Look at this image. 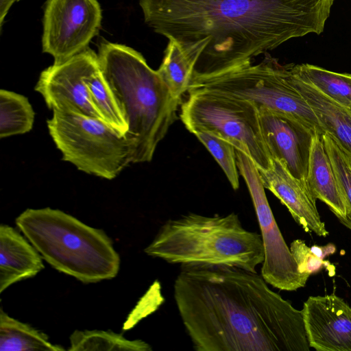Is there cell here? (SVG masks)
Segmentation results:
<instances>
[{
  "label": "cell",
  "instance_id": "obj_20",
  "mask_svg": "<svg viewBox=\"0 0 351 351\" xmlns=\"http://www.w3.org/2000/svg\"><path fill=\"white\" fill-rule=\"evenodd\" d=\"M85 82L91 103L102 119L124 136L128 125L100 66L86 77Z\"/></svg>",
  "mask_w": 351,
  "mask_h": 351
},
{
  "label": "cell",
  "instance_id": "obj_9",
  "mask_svg": "<svg viewBox=\"0 0 351 351\" xmlns=\"http://www.w3.org/2000/svg\"><path fill=\"white\" fill-rule=\"evenodd\" d=\"M235 153L239 172L250 193L263 241L261 276L280 290L292 291L304 287L309 276L299 271L267 201L258 168L244 153L237 149Z\"/></svg>",
  "mask_w": 351,
  "mask_h": 351
},
{
  "label": "cell",
  "instance_id": "obj_16",
  "mask_svg": "<svg viewBox=\"0 0 351 351\" xmlns=\"http://www.w3.org/2000/svg\"><path fill=\"white\" fill-rule=\"evenodd\" d=\"M306 182L313 197L325 203L340 221L346 218L349 206L336 178L322 136L315 133L311 144Z\"/></svg>",
  "mask_w": 351,
  "mask_h": 351
},
{
  "label": "cell",
  "instance_id": "obj_6",
  "mask_svg": "<svg viewBox=\"0 0 351 351\" xmlns=\"http://www.w3.org/2000/svg\"><path fill=\"white\" fill-rule=\"evenodd\" d=\"M180 117L192 134L220 137L247 156L258 169L271 167L272 157L263 135L259 110L253 102L204 89L187 91Z\"/></svg>",
  "mask_w": 351,
  "mask_h": 351
},
{
  "label": "cell",
  "instance_id": "obj_29",
  "mask_svg": "<svg viewBox=\"0 0 351 351\" xmlns=\"http://www.w3.org/2000/svg\"><path fill=\"white\" fill-rule=\"evenodd\" d=\"M19 1V0H16V1Z\"/></svg>",
  "mask_w": 351,
  "mask_h": 351
},
{
  "label": "cell",
  "instance_id": "obj_1",
  "mask_svg": "<svg viewBox=\"0 0 351 351\" xmlns=\"http://www.w3.org/2000/svg\"><path fill=\"white\" fill-rule=\"evenodd\" d=\"M335 0H140L145 23L175 41L192 77L252 62L285 41L324 29Z\"/></svg>",
  "mask_w": 351,
  "mask_h": 351
},
{
  "label": "cell",
  "instance_id": "obj_11",
  "mask_svg": "<svg viewBox=\"0 0 351 351\" xmlns=\"http://www.w3.org/2000/svg\"><path fill=\"white\" fill-rule=\"evenodd\" d=\"M99 66L98 55L86 48L43 71L35 90L52 110L73 112L103 120L91 103L85 82Z\"/></svg>",
  "mask_w": 351,
  "mask_h": 351
},
{
  "label": "cell",
  "instance_id": "obj_23",
  "mask_svg": "<svg viewBox=\"0 0 351 351\" xmlns=\"http://www.w3.org/2000/svg\"><path fill=\"white\" fill-rule=\"evenodd\" d=\"M157 71L172 95L182 100L191 83L193 66L175 41L169 40L162 62Z\"/></svg>",
  "mask_w": 351,
  "mask_h": 351
},
{
  "label": "cell",
  "instance_id": "obj_12",
  "mask_svg": "<svg viewBox=\"0 0 351 351\" xmlns=\"http://www.w3.org/2000/svg\"><path fill=\"white\" fill-rule=\"evenodd\" d=\"M263 135L272 158L280 160L295 178L306 182L314 132L299 120L258 108Z\"/></svg>",
  "mask_w": 351,
  "mask_h": 351
},
{
  "label": "cell",
  "instance_id": "obj_21",
  "mask_svg": "<svg viewBox=\"0 0 351 351\" xmlns=\"http://www.w3.org/2000/svg\"><path fill=\"white\" fill-rule=\"evenodd\" d=\"M34 112L25 96L0 90V137L23 134L32 129Z\"/></svg>",
  "mask_w": 351,
  "mask_h": 351
},
{
  "label": "cell",
  "instance_id": "obj_17",
  "mask_svg": "<svg viewBox=\"0 0 351 351\" xmlns=\"http://www.w3.org/2000/svg\"><path fill=\"white\" fill-rule=\"evenodd\" d=\"M289 66V79L293 86L309 104L324 133L332 138L351 156V113L312 85L302 81Z\"/></svg>",
  "mask_w": 351,
  "mask_h": 351
},
{
  "label": "cell",
  "instance_id": "obj_5",
  "mask_svg": "<svg viewBox=\"0 0 351 351\" xmlns=\"http://www.w3.org/2000/svg\"><path fill=\"white\" fill-rule=\"evenodd\" d=\"M15 223L43 258L60 272L86 284L118 274L120 256L100 229L51 208H27Z\"/></svg>",
  "mask_w": 351,
  "mask_h": 351
},
{
  "label": "cell",
  "instance_id": "obj_14",
  "mask_svg": "<svg viewBox=\"0 0 351 351\" xmlns=\"http://www.w3.org/2000/svg\"><path fill=\"white\" fill-rule=\"evenodd\" d=\"M258 171L265 189L280 199L306 232L324 237L328 235L317 210L316 199L306 182L293 177L276 158H272L270 169Z\"/></svg>",
  "mask_w": 351,
  "mask_h": 351
},
{
  "label": "cell",
  "instance_id": "obj_3",
  "mask_svg": "<svg viewBox=\"0 0 351 351\" xmlns=\"http://www.w3.org/2000/svg\"><path fill=\"white\" fill-rule=\"evenodd\" d=\"M98 58L128 125L124 136L131 163L151 161L157 145L177 119L182 100L174 97L158 71L129 47L103 43Z\"/></svg>",
  "mask_w": 351,
  "mask_h": 351
},
{
  "label": "cell",
  "instance_id": "obj_15",
  "mask_svg": "<svg viewBox=\"0 0 351 351\" xmlns=\"http://www.w3.org/2000/svg\"><path fill=\"white\" fill-rule=\"evenodd\" d=\"M20 232L7 224L0 226V293L45 268L41 255Z\"/></svg>",
  "mask_w": 351,
  "mask_h": 351
},
{
  "label": "cell",
  "instance_id": "obj_25",
  "mask_svg": "<svg viewBox=\"0 0 351 351\" xmlns=\"http://www.w3.org/2000/svg\"><path fill=\"white\" fill-rule=\"evenodd\" d=\"M193 134L220 165L233 189L237 190L239 187V173L234 146L227 141L206 131L197 132Z\"/></svg>",
  "mask_w": 351,
  "mask_h": 351
},
{
  "label": "cell",
  "instance_id": "obj_8",
  "mask_svg": "<svg viewBox=\"0 0 351 351\" xmlns=\"http://www.w3.org/2000/svg\"><path fill=\"white\" fill-rule=\"evenodd\" d=\"M47 123L62 160L80 171L111 180L131 163L125 136L100 119L53 110Z\"/></svg>",
  "mask_w": 351,
  "mask_h": 351
},
{
  "label": "cell",
  "instance_id": "obj_28",
  "mask_svg": "<svg viewBox=\"0 0 351 351\" xmlns=\"http://www.w3.org/2000/svg\"><path fill=\"white\" fill-rule=\"evenodd\" d=\"M14 1H16V0H1V25H2L4 17L6 15L9 8Z\"/></svg>",
  "mask_w": 351,
  "mask_h": 351
},
{
  "label": "cell",
  "instance_id": "obj_13",
  "mask_svg": "<svg viewBox=\"0 0 351 351\" xmlns=\"http://www.w3.org/2000/svg\"><path fill=\"white\" fill-rule=\"evenodd\" d=\"M310 348L351 351V307L335 293L310 296L302 310Z\"/></svg>",
  "mask_w": 351,
  "mask_h": 351
},
{
  "label": "cell",
  "instance_id": "obj_24",
  "mask_svg": "<svg viewBox=\"0 0 351 351\" xmlns=\"http://www.w3.org/2000/svg\"><path fill=\"white\" fill-rule=\"evenodd\" d=\"M322 138L349 206V213L341 223L351 230V156L327 132Z\"/></svg>",
  "mask_w": 351,
  "mask_h": 351
},
{
  "label": "cell",
  "instance_id": "obj_18",
  "mask_svg": "<svg viewBox=\"0 0 351 351\" xmlns=\"http://www.w3.org/2000/svg\"><path fill=\"white\" fill-rule=\"evenodd\" d=\"M62 351L51 343L48 336L28 324L0 311V351Z\"/></svg>",
  "mask_w": 351,
  "mask_h": 351
},
{
  "label": "cell",
  "instance_id": "obj_27",
  "mask_svg": "<svg viewBox=\"0 0 351 351\" xmlns=\"http://www.w3.org/2000/svg\"><path fill=\"white\" fill-rule=\"evenodd\" d=\"M311 251L318 257L324 259L328 255L332 254L335 252V246L329 243L325 246L313 245L311 247Z\"/></svg>",
  "mask_w": 351,
  "mask_h": 351
},
{
  "label": "cell",
  "instance_id": "obj_19",
  "mask_svg": "<svg viewBox=\"0 0 351 351\" xmlns=\"http://www.w3.org/2000/svg\"><path fill=\"white\" fill-rule=\"evenodd\" d=\"M291 68L302 81L351 113V74L336 73L310 64H292Z\"/></svg>",
  "mask_w": 351,
  "mask_h": 351
},
{
  "label": "cell",
  "instance_id": "obj_2",
  "mask_svg": "<svg viewBox=\"0 0 351 351\" xmlns=\"http://www.w3.org/2000/svg\"><path fill=\"white\" fill-rule=\"evenodd\" d=\"M243 269H185L173 283L179 315L196 351H308L302 310Z\"/></svg>",
  "mask_w": 351,
  "mask_h": 351
},
{
  "label": "cell",
  "instance_id": "obj_4",
  "mask_svg": "<svg viewBox=\"0 0 351 351\" xmlns=\"http://www.w3.org/2000/svg\"><path fill=\"white\" fill-rule=\"evenodd\" d=\"M145 253L181 269L231 267L256 272L265 250L261 234L246 230L239 215L189 213L167 220Z\"/></svg>",
  "mask_w": 351,
  "mask_h": 351
},
{
  "label": "cell",
  "instance_id": "obj_22",
  "mask_svg": "<svg viewBox=\"0 0 351 351\" xmlns=\"http://www.w3.org/2000/svg\"><path fill=\"white\" fill-rule=\"evenodd\" d=\"M70 351H150L151 346L141 339L129 340L111 330H75L70 336Z\"/></svg>",
  "mask_w": 351,
  "mask_h": 351
},
{
  "label": "cell",
  "instance_id": "obj_10",
  "mask_svg": "<svg viewBox=\"0 0 351 351\" xmlns=\"http://www.w3.org/2000/svg\"><path fill=\"white\" fill-rule=\"evenodd\" d=\"M97 0H47L43 16V51L63 62L88 48L99 30Z\"/></svg>",
  "mask_w": 351,
  "mask_h": 351
},
{
  "label": "cell",
  "instance_id": "obj_7",
  "mask_svg": "<svg viewBox=\"0 0 351 351\" xmlns=\"http://www.w3.org/2000/svg\"><path fill=\"white\" fill-rule=\"evenodd\" d=\"M289 66L267 56L257 64L250 63L219 74L193 77L188 90L204 89L250 101L258 108L291 116L322 136L324 131L315 114L290 81Z\"/></svg>",
  "mask_w": 351,
  "mask_h": 351
},
{
  "label": "cell",
  "instance_id": "obj_26",
  "mask_svg": "<svg viewBox=\"0 0 351 351\" xmlns=\"http://www.w3.org/2000/svg\"><path fill=\"white\" fill-rule=\"evenodd\" d=\"M290 250L297 263L299 271L306 276L319 272L328 261L317 256L301 239L294 240L290 245Z\"/></svg>",
  "mask_w": 351,
  "mask_h": 351
}]
</instances>
